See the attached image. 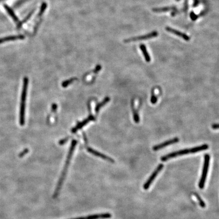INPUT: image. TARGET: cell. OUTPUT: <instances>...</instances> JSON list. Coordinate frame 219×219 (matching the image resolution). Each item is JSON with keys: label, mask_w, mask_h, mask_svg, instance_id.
<instances>
[{"label": "cell", "mask_w": 219, "mask_h": 219, "mask_svg": "<svg viewBox=\"0 0 219 219\" xmlns=\"http://www.w3.org/2000/svg\"><path fill=\"white\" fill-rule=\"evenodd\" d=\"M77 143V142L76 140H73L71 147H70V150H69V154L67 155V160L65 161V165L64 169H63V171H62V175H61L60 178H59V180L58 181V184L57 185V188L55 190V192L54 193V195H53V197L54 198H56L58 196L60 189L62 188V186L64 183V180H65V178L66 177L69 165H70V161H71V159L72 157L73 154V152L74 151L75 148L76 147Z\"/></svg>", "instance_id": "1"}, {"label": "cell", "mask_w": 219, "mask_h": 219, "mask_svg": "<svg viewBox=\"0 0 219 219\" xmlns=\"http://www.w3.org/2000/svg\"><path fill=\"white\" fill-rule=\"evenodd\" d=\"M28 79L25 77L23 79V86L21 92V100L20 104V123L21 126L25 124V104L27 99V90L28 87Z\"/></svg>", "instance_id": "2"}, {"label": "cell", "mask_w": 219, "mask_h": 219, "mask_svg": "<svg viewBox=\"0 0 219 219\" xmlns=\"http://www.w3.org/2000/svg\"><path fill=\"white\" fill-rule=\"evenodd\" d=\"M209 148V146L207 144L202 145L200 146L194 147L191 149H184L181 150L177 151V152H173L170 154H168L167 155L163 156L161 158V161H165L168 160V159L175 157L179 156L184 155L186 154H189V153H195L196 152H200L202 151L205 150Z\"/></svg>", "instance_id": "3"}, {"label": "cell", "mask_w": 219, "mask_h": 219, "mask_svg": "<svg viewBox=\"0 0 219 219\" xmlns=\"http://www.w3.org/2000/svg\"><path fill=\"white\" fill-rule=\"evenodd\" d=\"M210 159V155L209 154H206L204 156V166H203V171H202V177H201V179H200L199 184V187L200 189H203L204 188L205 180L207 178V173L208 170H209Z\"/></svg>", "instance_id": "4"}, {"label": "cell", "mask_w": 219, "mask_h": 219, "mask_svg": "<svg viewBox=\"0 0 219 219\" xmlns=\"http://www.w3.org/2000/svg\"><path fill=\"white\" fill-rule=\"evenodd\" d=\"M158 35H159L157 31L154 30V31H153L150 33L147 34V35L126 39L124 40V42L129 43L131 42H136V41H141V40H144L152 39L153 38L157 37Z\"/></svg>", "instance_id": "5"}, {"label": "cell", "mask_w": 219, "mask_h": 219, "mask_svg": "<svg viewBox=\"0 0 219 219\" xmlns=\"http://www.w3.org/2000/svg\"><path fill=\"white\" fill-rule=\"evenodd\" d=\"M112 217V215L109 213H103V214H96L90 216L82 217L72 219H109Z\"/></svg>", "instance_id": "6"}, {"label": "cell", "mask_w": 219, "mask_h": 219, "mask_svg": "<svg viewBox=\"0 0 219 219\" xmlns=\"http://www.w3.org/2000/svg\"><path fill=\"white\" fill-rule=\"evenodd\" d=\"M163 168V165L162 164H159V165L158 166L156 170H155V171L152 174V175L150 177V178H149L148 180L147 181L144 186V188L145 190L148 189L151 184H152L153 181L154 180L155 178L157 176V175H158V173H159L160 170L162 169Z\"/></svg>", "instance_id": "7"}, {"label": "cell", "mask_w": 219, "mask_h": 219, "mask_svg": "<svg viewBox=\"0 0 219 219\" xmlns=\"http://www.w3.org/2000/svg\"><path fill=\"white\" fill-rule=\"evenodd\" d=\"M87 150L88 152H89L90 153H91L92 155L96 156H97V157H99L101 158L102 159H104L105 160L109 161V162H111L112 163H114V161H114V160H113L111 158L109 157H108L107 156L105 155L104 154H102V153H101L100 152H98L97 151L94 150V149L88 147L87 148Z\"/></svg>", "instance_id": "8"}, {"label": "cell", "mask_w": 219, "mask_h": 219, "mask_svg": "<svg viewBox=\"0 0 219 219\" xmlns=\"http://www.w3.org/2000/svg\"><path fill=\"white\" fill-rule=\"evenodd\" d=\"M180 140L178 138H173L171 140H168L167 141H164V143H163L160 144L159 145H156L153 148V149L154 151H158L159 149H161L163 148L164 147H167L168 146L170 145H172L173 144L177 143Z\"/></svg>", "instance_id": "9"}, {"label": "cell", "mask_w": 219, "mask_h": 219, "mask_svg": "<svg viewBox=\"0 0 219 219\" xmlns=\"http://www.w3.org/2000/svg\"><path fill=\"white\" fill-rule=\"evenodd\" d=\"M165 30L168 32H170L171 34H174L175 35L178 36L179 37L181 38L182 39H184V40L186 41H189L190 40V37L188 36L187 35L184 34L183 33L180 32L178 30H176L175 29L171 28L170 27H167L165 28Z\"/></svg>", "instance_id": "10"}, {"label": "cell", "mask_w": 219, "mask_h": 219, "mask_svg": "<svg viewBox=\"0 0 219 219\" xmlns=\"http://www.w3.org/2000/svg\"><path fill=\"white\" fill-rule=\"evenodd\" d=\"M94 120H95V117L92 116V115H90L87 118L83 120V121L78 123L77 125L74 128H73L72 130V132L73 133H76L78 130L82 128L84 126H85V125H86L90 121H94Z\"/></svg>", "instance_id": "11"}, {"label": "cell", "mask_w": 219, "mask_h": 219, "mask_svg": "<svg viewBox=\"0 0 219 219\" xmlns=\"http://www.w3.org/2000/svg\"><path fill=\"white\" fill-rule=\"evenodd\" d=\"M25 38V36L22 35L12 36H9V37L2 38H0V44L3 43L9 42V41H14V40H22V39H24Z\"/></svg>", "instance_id": "12"}, {"label": "cell", "mask_w": 219, "mask_h": 219, "mask_svg": "<svg viewBox=\"0 0 219 219\" xmlns=\"http://www.w3.org/2000/svg\"><path fill=\"white\" fill-rule=\"evenodd\" d=\"M4 7L6 11H7V13L9 14V15L12 18L14 22L17 24V25H18L20 22V20H19L17 17V16L15 14L14 11L12 10V9H11V8H10L8 6H7V5H4Z\"/></svg>", "instance_id": "13"}, {"label": "cell", "mask_w": 219, "mask_h": 219, "mask_svg": "<svg viewBox=\"0 0 219 219\" xmlns=\"http://www.w3.org/2000/svg\"><path fill=\"white\" fill-rule=\"evenodd\" d=\"M140 49L141 50V52H143L144 57H145V60L147 62H151V57L149 54L148 52L147 51V48L144 44H141L140 46Z\"/></svg>", "instance_id": "14"}, {"label": "cell", "mask_w": 219, "mask_h": 219, "mask_svg": "<svg viewBox=\"0 0 219 219\" xmlns=\"http://www.w3.org/2000/svg\"><path fill=\"white\" fill-rule=\"evenodd\" d=\"M175 10V8L174 7H165L162 8H157L153 9V11L156 13H162L167 12L170 10Z\"/></svg>", "instance_id": "15"}, {"label": "cell", "mask_w": 219, "mask_h": 219, "mask_svg": "<svg viewBox=\"0 0 219 219\" xmlns=\"http://www.w3.org/2000/svg\"><path fill=\"white\" fill-rule=\"evenodd\" d=\"M131 104H132V109H133V119H134V121H135L136 123H138L139 122H140V117H139V115L137 110L136 109L135 107H134V103L133 101L132 102Z\"/></svg>", "instance_id": "16"}, {"label": "cell", "mask_w": 219, "mask_h": 219, "mask_svg": "<svg viewBox=\"0 0 219 219\" xmlns=\"http://www.w3.org/2000/svg\"><path fill=\"white\" fill-rule=\"evenodd\" d=\"M109 100H110V99H109V97H106L104 99V101L103 102H102L101 103H99V104H97L96 108V113H98L99 112V109H101V108H102L104 106V104H106L107 103H108L109 102Z\"/></svg>", "instance_id": "17"}, {"label": "cell", "mask_w": 219, "mask_h": 219, "mask_svg": "<svg viewBox=\"0 0 219 219\" xmlns=\"http://www.w3.org/2000/svg\"><path fill=\"white\" fill-rule=\"evenodd\" d=\"M34 11H35V10H33L32 11H31V12L28 14V15L27 17H25V19H24L23 20H22L21 21H20V22L19 23V24L17 25V29H20V28H21V27H22V25L24 23H25L30 18V17L32 16V14L34 13Z\"/></svg>", "instance_id": "18"}, {"label": "cell", "mask_w": 219, "mask_h": 219, "mask_svg": "<svg viewBox=\"0 0 219 219\" xmlns=\"http://www.w3.org/2000/svg\"><path fill=\"white\" fill-rule=\"evenodd\" d=\"M76 79H77L76 78H71L70 79L66 80L65 81H64V82H62V86L63 87H67L68 85H70V84L73 83V82L75 80H76Z\"/></svg>", "instance_id": "19"}, {"label": "cell", "mask_w": 219, "mask_h": 219, "mask_svg": "<svg viewBox=\"0 0 219 219\" xmlns=\"http://www.w3.org/2000/svg\"><path fill=\"white\" fill-rule=\"evenodd\" d=\"M157 98L156 97V96L155 95L154 93H152L151 98V102L152 104H155L156 103H157Z\"/></svg>", "instance_id": "20"}, {"label": "cell", "mask_w": 219, "mask_h": 219, "mask_svg": "<svg viewBox=\"0 0 219 219\" xmlns=\"http://www.w3.org/2000/svg\"><path fill=\"white\" fill-rule=\"evenodd\" d=\"M195 196H196V198H197V200L199 201V203H200V205H201L202 207H204L205 206L204 202L201 199V198H200L199 196H198V195L197 194H195Z\"/></svg>", "instance_id": "21"}, {"label": "cell", "mask_w": 219, "mask_h": 219, "mask_svg": "<svg viewBox=\"0 0 219 219\" xmlns=\"http://www.w3.org/2000/svg\"><path fill=\"white\" fill-rule=\"evenodd\" d=\"M190 17H191V20H193V21H194L198 18V16L196 15V14H195L193 12H191V13H190Z\"/></svg>", "instance_id": "22"}, {"label": "cell", "mask_w": 219, "mask_h": 219, "mask_svg": "<svg viewBox=\"0 0 219 219\" xmlns=\"http://www.w3.org/2000/svg\"><path fill=\"white\" fill-rule=\"evenodd\" d=\"M212 128L214 129H219V123L214 124L212 125Z\"/></svg>", "instance_id": "23"}, {"label": "cell", "mask_w": 219, "mask_h": 219, "mask_svg": "<svg viewBox=\"0 0 219 219\" xmlns=\"http://www.w3.org/2000/svg\"><path fill=\"white\" fill-rule=\"evenodd\" d=\"M199 4V0H194L193 2V7H197Z\"/></svg>", "instance_id": "24"}, {"label": "cell", "mask_w": 219, "mask_h": 219, "mask_svg": "<svg viewBox=\"0 0 219 219\" xmlns=\"http://www.w3.org/2000/svg\"><path fill=\"white\" fill-rule=\"evenodd\" d=\"M57 106L56 104H52V109L53 112L56 111H57Z\"/></svg>", "instance_id": "25"}, {"label": "cell", "mask_w": 219, "mask_h": 219, "mask_svg": "<svg viewBox=\"0 0 219 219\" xmlns=\"http://www.w3.org/2000/svg\"><path fill=\"white\" fill-rule=\"evenodd\" d=\"M67 139H64V140H62V141H59V144L60 145H63L65 143V142L66 141H67Z\"/></svg>", "instance_id": "26"}, {"label": "cell", "mask_w": 219, "mask_h": 219, "mask_svg": "<svg viewBox=\"0 0 219 219\" xmlns=\"http://www.w3.org/2000/svg\"><path fill=\"white\" fill-rule=\"evenodd\" d=\"M28 149H26V150H25L23 151V152L22 153H21V154H20V156H22L24 155H25V154H26L27 153H28Z\"/></svg>", "instance_id": "27"}, {"label": "cell", "mask_w": 219, "mask_h": 219, "mask_svg": "<svg viewBox=\"0 0 219 219\" xmlns=\"http://www.w3.org/2000/svg\"><path fill=\"white\" fill-rule=\"evenodd\" d=\"M3 1V0H0V1Z\"/></svg>", "instance_id": "28"}, {"label": "cell", "mask_w": 219, "mask_h": 219, "mask_svg": "<svg viewBox=\"0 0 219 219\" xmlns=\"http://www.w3.org/2000/svg\"><path fill=\"white\" fill-rule=\"evenodd\" d=\"M177 1H179V0H177Z\"/></svg>", "instance_id": "29"}]
</instances>
